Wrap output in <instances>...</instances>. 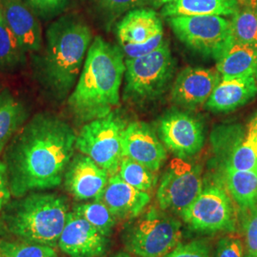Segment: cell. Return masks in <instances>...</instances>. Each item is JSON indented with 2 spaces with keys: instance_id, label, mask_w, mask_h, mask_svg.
I'll return each mask as SVG.
<instances>
[{
  "instance_id": "cell-1",
  "label": "cell",
  "mask_w": 257,
  "mask_h": 257,
  "mask_svg": "<svg viewBox=\"0 0 257 257\" xmlns=\"http://www.w3.org/2000/svg\"><path fill=\"white\" fill-rule=\"evenodd\" d=\"M76 135L52 112H38L28 119L4 151L12 196L51 190L62 183L74 156Z\"/></svg>"
},
{
  "instance_id": "cell-2",
  "label": "cell",
  "mask_w": 257,
  "mask_h": 257,
  "mask_svg": "<svg viewBox=\"0 0 257 257\" xmlns=\"http://www.w3.org/2000/svg\"><path fill=\"white\" fill-rule=\"evenodd\" d=\"M92 38L90 27L74 15L56 19L47 29L42 48L35 55L34 73L53 99L63 100L74 88Z\"/></svg>"
},
{
  "instance_id": "cell-3",
  "label": "cell",
  "mask_w": 257,
  "mask_h": 257,
  "mask_svg": "<svg viewBox=\"0 0 257 257\" xmlns=\"http://www.w3.org/2000/svg\"><path fill=\"white\" fill-rule=\"evenodd\" d=\"M125 70L120 47L110 44L101 37H95L67 102L75 119L87 123L112 112L119 104Z\"/></svg>"
},
{
  "instance_id": "cell-4",
  "label": "cell",
  "mask_w": 257,
  "mask_h": 257,
  "mask_svg": "<svg viewBox=\"0 0 257 257\" xmlns=\"http://www.w3.org/2000/svg\"><path fill=\"white\" fill-rule=\"evenodd\" d=\"M69 201L55 193H27L1 211V224L15 237L34 244L58 246L69 214Z\"/></svg>"
},
{
  "instance_id": "cell-5",
  "label": "cell",
  "mask_w": 257,
  "mask_h": 257,
  "mask_svg": "<svg viewBox=\"0 0 257 257\" xmlns=\"http://www.w3.org/2000/svg\"><path fill=\"white\" fill-rule=\"evenodd\" d=\"M181 238V222L155 206L131 219L122 233L126 249L138 257L165 256L180 244Z\"/></svg>"
},
{
  "instance_id": "cell-6",
  "label": "cell",
  "mask_w": 257,
  "mask_h": 257,
  "mask_svg": "<svg viewBox=\"0 0 257 257\" xmlns=\"http://www.w3.org/2000/svg\"><path fill=\"white\" fill-rule=\"evenodd\" d=\"M125 97L135 102L153 100L171 80L175 61L167 42L156 51L125 60Z\"/></svg>"
},
{
  "instance_id": "cell-7",
  "label": "cell",
  "mask_w": 257,
  "mask_h": 257,
  "mask_svg": "<svg viewBox=\"0 0 257 257\" xmlns=\"http://www.w3.org/2000/svg\"><path fill=\"white\" fill-rule=\"evenodd\" d=\"M126 123L113 111L87 122L76 136L75 149L89 156L110 175L118 173L123 156V133Z\"/></svg>"
},
{
  "instance_id": "cell-8",
  "label": "cell",
  "mask_w": 257,
  "mask_h": 257,
  "mask_svg": "<svg viewBox=\"0 0 257 257\" xmlns=\"http://www.w3.org/2000/svg\"><path fill=\"white\" fill-rule=\"evenodd\" d=\"M168 23L186 46L218 59L232 42L230 20L219 16H175Z\"/></svg>"
},
{
  "instance_id": "cell-9",
  "label": "cell",
  "mask_w": 257,
  "mask_h": 257,
  "mask_svg": "<svg viewBox=\"0 0 257 257\" xmlns=\"http://www.w3.org/2000/svg\"><path fill=\"white\" fill-rule=\"evenodd\" d=\"M180 216L192 230L199 232L235 230L236 215L232 201L228 192L218 185L203 188Z\"/></svg>"
},
{
  "instance_id": "cell-10",
  "label": "cell",
  "mask_w": 257,
  "mask_h": 257,
  "mask_svg": "<svg viewBox=\"0 0 257 257\" xmlns=\"http://www.w3.org/2000/svg\"><path fill=\"white\" fill-rule=\"evenodd\" d=\"M202 190V176L199 167L175 157L161 177L156 199L162 211L181 215Z\"/></svg>"
},
{
  "instance_id": "cell-11",
  "label": "cell",
  "mask_w": 257,
  "mask_h": 257,
  "mask_svg": "<svg viewBox=\"0 0 257 257\" xmlns=\"http://www.w3.org/2000/svg\"><path fill=\"white\" fill-rule=\"evenodd\" d=\"M116 35L127 58L148 55L165 42L162 21L152 8L128 11L117 24Z\"/></svg>"
},
{
  "instance_id": "cell-12",
  "label": "cell",
  "mask_w": 257,
  "mask_h": 257,
  "mask_svg": "<svg viewBox=\"0 0 257 257\" xmlns=\"http://www.w3.org/2000/svg\"><path fill=\"white\" fill-rule=\"evenodd\" d=\"M159 134L165 147L182 159L195 156L205 141L202 123L190 113L179 110H171L162 117Z\"/></svg>"
},
{
  "instance_id": "cell-13",
  "label": "cell",
  "mask_w": 257,
  "mask_h": 257,
  "mask_svg": "<svg viewBox=\"0 0 257 257\" xmlns=\"http://www.w3.org/2000/svg\"><path fill=\"white\" fill-rule=\"evenodd\" d=\"M110 246L103 235L82 216L70 211L59 240L58 248L71 257H101Z\"/></svg>"
},
{
  "instance_id": "cell-14",
  "label": "cell",
  "mask_w": 257,
  "mask_h": 257,
  "mask_svg": "<svg viewBox=\"0 0 257 257\" xmlns=\"http://www.w3.org/2000/svg\"><path fill=\"white\" fill-rule=\"evenodd\" d=\"M109 175L92 158L80 153L73 156L66 169L65 189L79 201L98 199L109 181Z\"/></svg>"
},
{
  "instance_id": "cell-15",
  "label": "cell",
  "mask_w": 257,
  "mask_h": 257,
  "mask_svg": "<svg viewBox=\"0 0 257 257\" xmlns=\"http://www.w3.org/2000/svg\"><path fill=\"white\" fill-rule=\"evenodd\" d=\"M123 156L156 173L167 159V152L156 133L146 123L132 122L123 133Z\"/></svg>"
},
{
  "instance_id": "cell-16",
  "label": "cell",
  "mask_w": 257,
  "mask_h": 257,
  "mask_svg": "<svg viewBox=\"0 0 257 257\" xmlns=\"http://www.w3.org/2000/svg\"><path fill=\"white\" fill-rule=\"evenodd\" d=\"M3 18L25 53L36 55L43 45L37 15L24 0H0Z\"/></svg>"
},
{
  "instance_id": "cell-17",
  "label": "cell",
  "mask_w": 257,
  "mask_h": 257,
  "mask_svg": "<svg viewBox=\"0 0 257 257\" xmlns=\"http://www.w3.org/2000/svg\"><path fill=\"white\" fill-rule=\"evenodd\" d=\"M221 78L217 70L187 68L176 77L172 98L176 105L194 109L209 100Z\"/></svg>"
},
{
  "instance_id": "cell-18",
  "label": "cell",
  "mask_w": 257,
  "mask_h": 257,
  "mask_svg": "<svg viewBox=\"0 0 257 257\" xmlns=\"http://www.w3.org/2000/svg\"><path fill=\"white\" fill-rule=\"evenodd\" d=\"M116 219H133L151 202L150 193L126 183L118 174L110 175L100 197Z\"/></svg>"
},
{
  "instance_id": "cell-19",
  "label": "cell",
  "mask_w": 257,
  "mask_h": 257,
  "mask_svg": "<svg viewBox=\"0 0 257 257\" xmlns=\"http://www.w3.org/2000/svg\"><path fill=\"white\" fill-rule=\"evenodd\" d=\"M256 94L255 75L221 78L207 101V107L214 111H230L245 105Z\"/></svg>"
},
{
  "instance_id": "cell-20",
  "label": "cell",
  "mask_w": 257,
  "mask_h": 257,
  "mask_svg": "<svg viewBox=\"0 0 257 257\" xmlns=\"http://www.w3.org/2000/svg\"><path fill=\"white\" fill-rule=\"evenodd\" d=\"M30 112L26 105L9 89L0 92V155L11 139L27 122Z\"/></svg>"
},
{
  "instance_id": "cell-21",
  "label": "cell",
  "mask_w": 257,
  "mask_h": 257,
  "mask_svg": "<svg viewBox=\"0 0 257 257\" xmlns=\"http://www.w3.org/2000/svg\"><path fill=\"white\" fill-rule=\"evenodd\" d=\"M240 8L238 0H176L162 7L165 18L175 16L232 17Z\"/></svg>"
},
{
  "instance_id": "cell-22",
  "label": "cell",
  "mask_w": 257,
  "mask_h": 257,
  "mask_svg": "<svg viewBox=\"0 0 257 257\" xmlns=\"http://www.w3.org/2000/svg\"><path fill=\"white\" fill-rule=\"evenodd\" d=\"M216 70L222 78L255 75L257 52L233 41L216 60Z\"/></svg>"
},
{
  "instance_id": "cell-23",
  "label": "cell",
  "mask_w": 257,
  "mask_h": 257,
  "mask_svg": "<svg viewBox=\"0 0 257 257\" xmlns=\"http://www.w3.org/2000/svg\"><path fill=\"white\" fill-rule=\"evenodd\" d=\"M224 182L228 193L243 211L257 206V171H242L225 167Z\"/></svg>"
},
{
  "instance_id": "cell-24",
  "label": "cell",
  "mask_w": 257,
  "mask_h": 257,
  "mask_svg": "<svg viewBox=\"0 0 257 257\" xmlns=\"http://www.w3.org/2000/svg\"><path fill=\"white\" fill-rule=\"evenodd\" d=\"M226 167L242 171H257V112L250 118L244 136L233 148Z\"/></svg>"
},
{
  "instance_id": "cell-25",
  "label": "cell",
  "mask_w": 257,
  "mask_h": 257,
  "mask_svg": "<svg viewBox=\"0 0 257 257\" xmlns=\"http://www.w3.org/2000/svg\"><path fill=\"white\" fill-rule=\"evenodd\" d=\"M27 54L8 27L0 8V73L12 74L26 64Z\"/></svg>"
},
{
  "instance_id": "cell-26",
  "label": "cell",
  "mask_w": 257,
  "mask_h": 257,
  "mask_svg": "<svg viewBox=\"0 0 257 257\" xmlns=\"http://www.w3.org/2000/svg\"><path fill=\"white\" fill-rule=\"evenodd\" d=\"M230 24L233 41L257 52V17L250 5L240 7Z\"/></svg>"
},
{
  "instance_id": "cell-27",
  "label": "cell",
  "mask_w": 257,
  "mask_h": 257,
  "mask_svg": "<svg viewBox=\"0 0 257 257\" xmlns=\"http://www.w3.org/2000/svg\"><path fill=\"white\" fill-rule=\"evenodd\" d=\"M73 211L92 224L103 235L107 237L111 235L116 218L100 199H94L93 202L75 205Z\"/></svg>"
},
{
  "instance_id": "cell-28",
  "label": "cell",
  "mask_w": 257,
  "mask_h": 257,
  "mask_svg": "<svg viewBox=\"0 0 257 257\" xmlns=\"http://www.w3.org/2000/svg\"><path fill=\"white\" fill-rule=\"evenodd\" d=\"M120 177L128 185L143 192L152 191L156 185L157 177L147 167L124 156L120 162Z\"/></svg>"
},
{
  "instance_id": "cell-29",
  "label": "cell",
  "mask_w": 257,
  "mask_h": 257,
  "mask_svg": "<svg viewBox=\"0 0 257 257\" xmlns=\"http://www.w3.org/2000/svg\"><path fill=\"white\" fill-rule=\"evenodd\" d=\"M0 255L3 257H58L55 248L24 241L0 240Z\"/></svg>"
},
{
  "instance_id": "cell-30",
  "label": "cell",
  "mask_w": 257,
  "mask_h": 257,
  "mask_svg": "<svg viewBox=\"0 0 257 257\" xmlns=\"http://www.w3.org/2000/svg\"><path fill=\"white\" fill-rule=\"evenodd\" d=\"M97 14L106 22H111L124 13L143 7L145 0H92Z\"/></svg>"
},
{
  "instance_id": "cell-31",
  "label": "cell",
  "mask_w": 257,
  "mask_h": 257,
  "mask_svg": "<svg viewBox=\"0 0 257 257\" xmlns=\"http://www.w3.org/2000/svg\"><path fill=\"white\" fill-rule=\"evenodd\" d=\"M163 257H211V252L206 243L195 240L186 244H179Z\"/></svg>"
},
{
  "instance_id": "cell-32",
  "label": "cell",
  "mask_w": 257,
  "mask_h": 257,
  "mask_svg": "<svg viewBox=\"0 0 257 257\" xmlns=\"http://www.w3.org/2000/svg\"><path fill=\"white\" fill-rule=\"evenodd\" d=\"M28 5L42 18H52L64 9L68 0H24Z\"/></svg>"
},
{
  "instance_id": "cell-33",
  "label": "cell",
  "mask_w": 257,
  "mask_h": 257,
  "mask_svg": "<svg viewBox=\"0 0 257 257\" xmlns=\"http://www.w3.org/2000/svg\"><path fill=\"white\" fill-rule=\"evenodd\" d=\"M214 257H244L242 241L235 236H225L218 241Z\"/></svg>"
},
{
  "instance_id": "cell-34",
  "label": "cell",
  "mask_w": 257,
  "mask_h": 257,
  "mask_svg": "<svg viewBox=\"0 0 257 257\" xmlns=\"http://www.w3.org/2000/svg\"><path fill=\"white\" fill-rule=\"evenodd\" d=\"M245 238L247 257H257V209L247 221Z\"/></svg>"
},
{
  "instance_id": "cell-35",
  "label": "cell",
  "mask_w": 257,
  "mask_h": 257,
  "mask_svg": "<svg viewBox=\"0 0 257 257\" xmlns=\"http://www.w3.org/2000/svg\"><path fill=\"white\" fill-rule=\"evenodd\" d=\"M11 197L7 168L4 161L0 160V211L11 201Z\"/></svg>"
},
{
  "instance_id": "cell-36",
  "label": "cell",
  "mask_w": 257,
  "mask_h": 257,
  "mask_svg": "<svg viewBox=\"0 0 257 257\" xmlns=\"http://www.w3.org/2000/svg\"><path fill=\"white\" fill-rule=\"evenodd\" d=\"M174 1H176V0H145L143 6H149L152 9L160 8V7H164L167 4L172 3Z\"/></svg>"
},
{
  "instance_id": "cell-37",
  "label": "cell",
  "mask_w": 257,
  "mask_h": 257,
  "mask_svg": "<svg viewBox=\"0 0 257 257\" xmlns=\"http://www.w3.org/2000/svg\"><path fill=\"white\" fill-rule=\"evenodd\" d=\"M111 257H137V256H136V255H132V254H131V253H128V252H124V251H121V252H118V253H116V254H114V255H113V256H111Z\"/></svg>"
},
{
  "instance_id": "cell-38",
  "label": "cell",
  "mask_w": 257,
  "mask_h": 257,
  "mask_svg": "<svg viewBox=\"0 0 257 257\" xmlns=\"http://www.w3.org/2000/svg\"><path fill=\"white\" fill-rule=\"evenodd\" d=\"M249 5H250L251 9L254 12V14L256 15L257 17V0H250V4Z\"/></svg>"
},
{
  "instance_id": "cell-39",
  "label": "cell",
  "mask_w": 257,
  "mask_h": 257,
  "mask_svg": "<svg viewBox=\"0 0 257 257\" xmlns=\"http://www.w3.org/2000/svg\"><path fill=\"white\" fill-rule=\"evenodd\" d=\"M240 5L245 6V5H249L250 4V0H238Z\"/></svg>"
},
{
  "instance_id": "cell-40",
  "label": "cell",
  "mask_w": 257,
  "mask_h": 257,
  "mask_svg": "<svg viewBox=\"0 0 257 257\" xmlns=\"http://www.w3.org/2000/svg\"><path fill=\"white\" fill-rule=\"evenodd\" d=\"M1 227H2V224H1V222H0V234H1Z\"/></svg>"
},
{
  "instance_id": "cell-41",
  "label": "cell",
  "mask_w": 257,
  "mask_h": 257,
  "mask_svg": "<svg viewBox=\"0 0 257 257\" xmlns=\"http://www.w3.org/2000/svg\"><path fill=\"white\" fill-rule=\"evenodd\" d=\"M255 79H256V82H257V71H256V73H255Z\"/></svg>"
},
{
  "instance_id": "cell-42",
  "label": "cell",
  "mask_w": 257,
  "mask_h": 257,
  "mask_svg": "<svg viewBox=\"0 0 257 257\" xmlns=\"http://www.w3.org/2000/svg\"><path fill=\"white\" fill-rule=\"evenodd\" d=\"M0 257H3V256H1V255H0Z\"/></svg>"
}]
</instances>
